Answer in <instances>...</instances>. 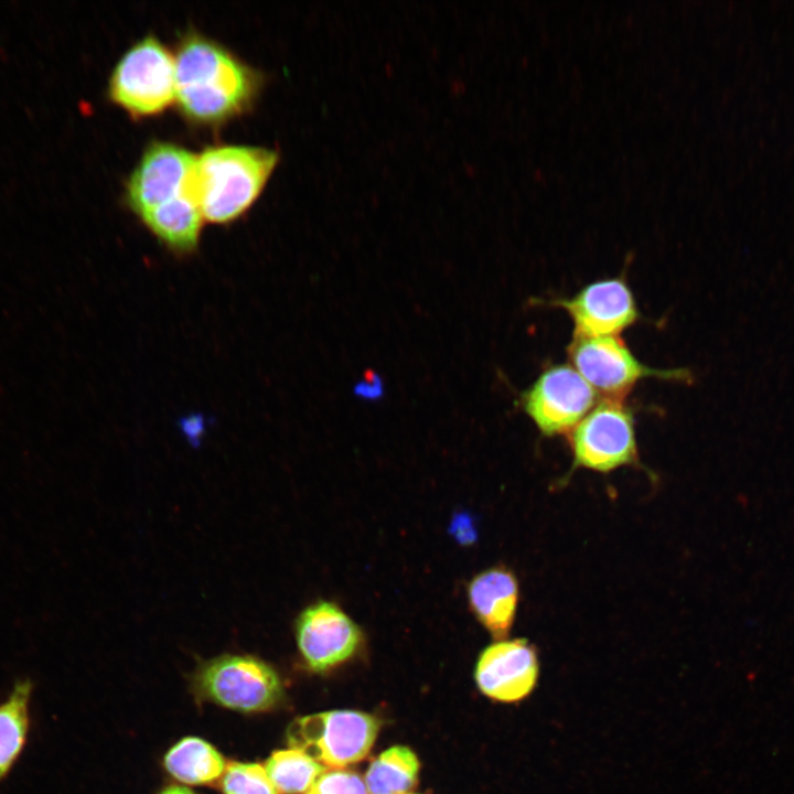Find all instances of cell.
<instances>
[{
  "label": "cell",
  "instance_id": "obj_11",
  "mask_svg": "<svg viewBox=\"0 0 794 794\" xmlns=\"http://www.w3.org/2000/svg\"><path fill=\"white\" fill-rule=\"evenodd\" d=\"M300 654L314 672H324L351 658L360 648V626L335 603L318 601L303 609L294 622Z\"/></svg>",
  "mask_w": 794,
  "mask_h": 794
},
{
  "label": "cell",
  "instance_id": "obj_16",
  "mask_svg": "<svg viewBox=\"0 0 794 794\" xmlns=\"http://www.w3.org/2000/svg\"><path fill=\"white\" fill-rule=\"evenodd\" d=\"M419 762L406 747L396 745L380 753L369 765L365 781L369 794H406L418 776Z\"/></svg>",
  "mask_w": 794,
  "mask_h": 794
},
{
  "label": "cell",
  "instance_id": "obj_20",
  "mask_svg": "<svg viewBox=\"0 0 794 794\" xmlns=\"http://www.w3.org/2000/svg\"><path fill=\"white\" fill-rule=\"evenodd\" d=\"M451 532L461 544H471L475 539V528L468 515L459 514L453 518Z\"/></svg>",
  "mask_w": 794,
  "mask_h": 794
},
{
  "label": "cell",
  "instance_id": "obj_1",
  "mask_svg": "<svg viewBox=\"0 0 794 794\" xmlns=\"http://www.w3.org/2000/svg\"><path fill=\"white\" fill-rule=\"evenodd\" d=\"M175 100L189 119L223 122L254 101L260 74L222 44L196 32L185 34L174 57Z\"/></svg>",
  "mask_w": 794,
  "mask_h": 794
},
{
  "label": "cell",
  "instance_id": "obj_13",
  "mask_svg": "<svg viewBox=\"0 0 794 794\" xmlns=\"http://www.w3.org/2000/svg\"><path fill=\"white\" fill-rule=\"evenodd\" d=\"M519 601V583L505 566L475 575L468 586V603L480 624L496 640L509 634Z\"/></svg>",
  "mask_w": 794,
  "mask_h": 794
},
{
  "label": "cell",
  "instance_id": "obj_14",
  "mask_svg": "<svg viewBox=\"0 0 794 794\" xmlns=\"http://www.w3.org/2000/svg\"><path fill=\"white\" fill-rule=\"evenodd\" d=\"M32 694L33 683L19 679L0 701V783L8 777L28 743Z\"/></svg>",
  "mask_w": 794,
  "mask_h": 794
},
{
  "label": "cell",
  "instance_id": "obj_4",
  "mask_svg": "<svg viewBox=\"0 0 794 794\" xmlns=\"http://www.w3.org/2000/svg\"><path fill=\"white\" fill-rule=\"evenodd\" d=\"M109 98L136 116L157 114L175 99V62L154 35L135 42L108 81Z\"/></svg>",
  "mask_w": 794,
  "mask_h": 794
},
{
  "label": "cell",
  "instance_id": "obj_6",
  "mask_svg": "<svg viewBox=\"0 0 794 794\" xmlns=\"http://www.w3.org/2000/svg\"><path fill=\"white\" fill-rule=\"evenodd\" d=\"M572 468L608 473L639 465L634 414L624 400L603 398L569 432Z\"/></svg>",
  "mask_w": 794,
  "mask_h": 794
},
{
  "label": "cell",
  "instance_id": "obj_18",
  "mask_svg": "<svg viewBox=\"0 0 794 794\" xmlns=\"http://www.w3.org/2000/svg\"><path fill=\"white\" fill-rule=\"evenodd\" d=\"M224 794H279L265 768L255 763L230 762L223 773Z\"/></svg>",
  "mask_w": 794,
  "mask_h": 794
},
{
  "label": "cell",
  "instance_id": "obj_2",
  "mask_svg": "<svg viewBox=\"0 0 794 794\" xmlns=\"http://www.w3.org/2000/svg\"><path fill=\"white\" fill-rule=\"evenodd\" d=\"M278 161L268 148L219 144L205 148L195 161V190L203 218L225 224L257 198Z\"/></svg>",
  "mask_w": 794,
  "mask_h": 794
},
{
  "label": "cell",
  "instance_id": "obj_15",
  "mask_svg": "<svg viewBox=\"0 0 794 794\" xmlns=\"http://www.w3.org/2000/svg\"><path fill=\"white\" fill-rule=\"evenodd\" d=\"M167 770L187 784L208 783L219 777L226 768L223 757L206 741L185 738L165 755Z\"/></svg>",
  "mask_w": 794,
  "mask_h": 794
},
{
  "label": "cell",
  "instance_id": "obj_8",
  "mask_svg": "<svg viewBox=\"0 0 794 794\" xmlns=\"http://www.w3.org/2000/svg\"><path fill=\"white\" fill-rule=\"evenodd\" d=\"M596 403V390L571 364L544 369L519 396L521 408L546 437L569 433Z\"/></svg>",
  "mask_w": 794,
  "mask_h": 794
},
{
  "label": "cell",
  "instance_id": "obj_3",
  "mask_svg": "<svg viewBox=\"0 0 794 794\" xmlns=\"http://www.w3.org/2000/svg\"><path fill=\"white\" fill-rule=\"evenodd\" d=\"M196 155L170 141H151L126 183L125 198L142 223L196 203ZM200 206V205H198Z\"/></svg>",
  "mask_w": 794,
  "mask_h": 794
},
{
  "label": "cell",
  "instance_id": "obj_21",
  "mask_svg": "<svg viewBox=\"0 0 794 794\" xmlns=\"http://www.w3.org/2000/svg\"><path fill=\"white\" fill-rule=\"evenodd\" d=\"M161 794H194L192 791L181 786H171L163 791Z\"/></svg>",
  "mask_w": 794,
  "mask_h": 794
},
{
  "label": "cell",
  "instance_id": "obj_7",
  "mask_svg": "<svg viewBox=\"0 0 794 794\" xmlns=\"http://www.w3.org/2000/svg\"><path fill=\"white\" fill-rule=\"evenodd\" d=\"M378 720L352 710L298 718L288 730L289 744L322 765L342 768L363 759L378 732Z\"/></svg>",
  "mask_w": 794,
  "mask_h": 794
},
{
  "label": "cell",
  "instance_id": "obj_17",
  "mask_svg": "<svg viewBox=\"0 0 794 794\" xmlns=\"http://www.w3.org/2000/svg\"><path fill=\"white\" fill-rule=\"evenodd\" d=\"M265 770L277 791L282 794L308 792L325 772L324 765L296 749L272 753Z\"/></svg>",
  "mask_w": 794,
  "mask_h": 794
},
{
  "label": "cell",
  "instance_id": "obj_10",
  "mask_svg": "<svg viewBox=\"0 0 794 794\" xmlns=\"http://www.w3.org/2000/svg\"><path fill=\"white\" fill-rule=\"evenodd\" d=\"M550 305L567 312L573 335L619 336L640 318L634 294L621 277L597 280L570 298H557Z\"/></svg>",
  "mask_w": 794,
  "mask_h": 794
},
{
  "label": "cell",
  "instance_id": "obj_12",
  "mask_svg": "<svg viewBox=\"0 0 794 794\" xmlns=\"http://www.w3.org/2000/svg\"><path fill=\"white\" fill-rule=\"evenodd\" d=\"M536 647L526 639L497 641L483 650L475 667V680L487 697L518 702L536 688L539 678Z\"/></svg>",
  "mask_w": 794,
  "mask_h": 794
},
{
  "label": "cell",
  "instance_id": "obj_19",
  "mask_svg": "<svg viewBox=\"0 0 794 794\" xmlns=\"http://www.w3.org/2000/svg\"><path fill=\"white\" fill-rule=\"evenodd\" d=\"M305 794H368V791L357 773L329 771L322 773Z\"/></svg>",
  "mask_w": 794,
  "mask_h": 794
},
{
  "label": "cell",
  "instance_id": "obj_5",
  "mask_svg": "<svg viewBox=\"0 0 794 794\" xmlns=\"http://www.w3.org/2000/svg\"><path fill=\"white\" fill-rule=\"evenodd\" d=\"M573 368L596 390L610 399H621L644 378L690 383L686 368H653L635 357L620 336L573 335L567 347Z\"/></svg>",
  "mask_w": 794,
  "mask_h": 794
},
{
  "label": "cell",
  "instance_id": "obj_9",
  "mask_svg": "<svg viewBox=\"0 0 794 794\" xmlns=\"http://www.w3.org/2000/svg\"><path fill=\"white\" fill-rule=\"evenodd\" d=\"M196 683L205 697L240 711L266 710L282 696L273 668L248 655H223L204 663Z\"/></svg>",
  "mask_w": 794,
  "mask_h": 794
}]
</instances>
